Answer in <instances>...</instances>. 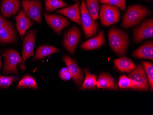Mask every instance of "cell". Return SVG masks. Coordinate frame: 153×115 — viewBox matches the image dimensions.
I'll list each match as a JSON object with an SVG mask.
<instances>
[{"instance_id":"cell-1","label":"cell","mask_w":153,"mask_h":115,"mask_svg":"<svg viewBox=\"0 0 153 115\" xmlns=\"http://www.w3.org/2000/svg\"><path fill=\"white\" fill-rule=\"evenodd\" d=\"M109 45L119 57L126 55L129 45V38L127 33L117 27H112L108 33Z\"/></svg>"},{"instance_id":"cell-28","label":"cell","mask_w":153,"mask_h":115,"mask_svg":"<svg viewBox=\"0 0 153 115\" xmlns=\"http://www.w3.org/2000/svg\"><path fill=\"white\" fill-rule=\"evenodd\" d=\"M18 79L19 77L16 76L4 77L0 76V88H7L13 82L17 80Z\"/></svg>"},{"instance_id":"cell-16","label":"cell","mask_w":153,"mask_h":115,"mask_svg":"<svg viewBox=\"0 0 153 115\" xmlns=\"http://www.w3.org/2000/svg\"><path fill=\"white\" fill-rule=\"evenodd\" d=\"M96 86L98 89L118 91L116 80L107 73L100 74L97 80Z\"/></svg>"},{"instance_id":"cell-3","label":"cell","mask_w":153,"mask_h":115,"mask_svg":"<svg viewBox=\"0 0 153 115\" xmlns=\"http://www.w3.org/2000/svg\"><path fill=\"white\" fill-rule=\"evenodd\" d=\"M99 19L104 26H109L118 23L120 20V12L117 7L107 3H102L99 13Z\"/></svg>"},{"instance_id":"cell-29","label":"cell","mask_w":153,"mask_h":115,"mask_svg":"<svg viewBox=\"0 0 153 115\" xmlns=\"http://www.w3.org/2000/svg\"><path fill=\"white\" fill-rule=\"evenodd\" d=\"M100 3H107L116 6L123 11L126 8V0H100Z\"/></svg>"},{"instance_id":"cell-23","label":"cell","mask_w":153,"mask_h":115,"mask_svg":"<svg viewBox=\"0 0 153 115\" xmlns=\"http://www.w3.org/2000/svg\"><path fill=\"white\" fill-rule=\"evenodd\" d=\"M100 0H85L87 9L92 19L95 21L98 19L100 9Z\"/></svg>"},{"instance_id":"cell-20","label":"cell","mask_w":153,"mask_h":115,"mask_svg":"<svg viewBox=\"0 0 153 115\" xmlns=\"http://www.w3.org/2000/svg\"><path fill=\"white\" fill-rule=\"evenodd\" d=\"M114 63L118 70L123 73H129L134 70L136 67V65L131 59L125 56L114 60Z\"/></svg>"},{"instance_id":"cell-24","label":"cell","mask_w":153,"mask_h":115,"mask_svg":"<svg viewBox=\"0 0 153 115\" xmlns=\"http://www.w3.org/2000/svg\"><path fill=\"white\" fill-rule=\"evenodd\" d=\"M118 86L120 89H133L140 91V85L137 82L126 77V75H123L120 76L118 83Z\"/></svg>"},{"instance_id":"cell-12","label":"cell","mask_w":153,"mask_h":115,"mask_svg":"<svg viewBox=\"0 0 153 115\" xmlns=\"http://www.w3.org/2000/svg\"><path fill=\"white\" fill-rule=\"evenodd\" d=\"M128 77L140 85V91H148L149 87L148 79L143 67L138 64L133 71L129 72Z\"/></svg>"},{"instance_id":"cell-21","label":"cell","mask_w":153,"mask_h":115,"mask_svg":"<svg viewBox=\"0 0 153 115\" xmlns=\"http://www.w3.org/2000/svg\"><path fill=\"white\" fill-rule=\"evenodd\" d=\"M61 50L49 45H42L39 46L36 50V56L32 61L41 60L43 58L51 55L54 53L59 52Z\"/></svg>"},{"instance_id":"cell-11","label":"cell","mask_w":153,"mask_h":115,"mask_svg":"<svg viewBox=\"0 0 153 115\" xmlns=\"http://www.w3.org/2000/svg\"><path fill=\"white\" fill-rule=\"evenodd\" d=\"M62 60L67 65L72 79H73L76 85L79 86L82 84L84 79V75L82 70L78 65L76 60H74L68 56L62 57Z\"/></svg>"},{"instance_id":"cell-4","label":"cell","mask_w":153,"mask_h":115,"mask_svg":"<svg viewBox=\"0 0 153 115\" xmlns=\"http://www.w3.org/2000/svg\"><path fill=\"white\" fill-rule=\"evenodd\" d=\"M80 10L81 14L82 29L85 36L87 39L93 37L97 33L98 23L94 21L89 15L84 0H82Z\"/></svg>"},{"instance_id":"cell-25","label":"cell","mask_w":153,"mask_h":115,"mask_svg":"<svg viewBox=\"0 0 153 115\" xmlns=\"http://www.w3.org/2000/svg\"><path fill=\"white\" fill-rule=\"evenodd\" d=\"M17 88L18 89L25 88L34 90L38 89L37 84L34 78L29 75H25L23 77L18 84Z\"/></svg>"},{"instance_id":"cell-2","label":"cell","mask_w":153,"mask_h":115,"mask_svg":"<svg viewBox=\"0 0 153 115\" xmlns=\"http://www.w3.org/2000/svg\"><path fill=\"white\" fill-rule=\"evenodd\" d=\"M151 14V11L146 7L140 5H131L123 16L121 26L124 29H130L139 24L144 18Z\"/></svg>"},{"instance_id":"cell-22","label":"cell","mask_w":153,"mask_h":115,"mask_svg":"<svg viewBox=\"0 0 153 115\" xmlns=\"http://www.w3.org/2000/svg\"><path fill=\"white\" fill-rule=\"evenodd\" d=\"M85 73V79L79 88V90H92L96 89L97 77L89 72L88 68L84 69Z\"/></svg>"},{"instance_id":"cell-18","label":"cell","mask_w":153,"mask_h":115,"mask_svg":"<svg viewBox=\"0 0 153 115\" xmlns=\"http://www.w3.org/2000/svg\"><path fill=\"white\" fill-rule=\"evenodd\" d=\"M133 56L138 59L153 60V42H145L136 50L133 54Z\"/></svg>"},{"instance_id":"cell-30","label":"cell","mask_w":153,"mask_h":115,"mask_svg":"<svg viewBox=\"0 0 153 115\" xmlns=\"http://www.w3.org/2000/svg\"><path fill=\"white\" fill-rule=\"evenodd\" d=\"M59 76L64 81H68L72 79V76L67 67L63 68L60 70Z\"/></svg>"},{"instance_id":"cell-15","label":"cell","mask_w":153,"mask_h":115,"mask_svg":"<svg viewBox=\"0 0 153 115\" xmlns=\"http://www.w3.org/2000/svg\"><path fill=\"white\" fill-rule=\"evenodd\" d=\"M20 8V2L19 0H2L1 6L2 15L6 18L17 14Z\"/></svg>"},{"instance_id":"cell-32","label":"cell","mask_w":153,"mask_h":115,"mask_svg":"<svg viewBox=\"0 0 153 115\" xmlns=\"http://www.w3.org/2000/svg\"><path fill=\"white\" fill-rule=\"evenodd\" d=\"M1 57H0V69L1 68Z\"/></svg>"},{"instance_id":"cell-5","label":"cell","mask_w":153,"mask_h":115,"mask_svg":"<svg viewBox=\"0 0 153 115\" xmlns=\"http://www.w3.org/2000/svg\"><path fill=\"white\" fill-rule=\"evenodd\" d=\"M22 3L26 16L37 23H41L42 6L39 0H22Z\"/></svg>"},{"instance_id":"cell-10","label":"cell","mask_w":153,"mask_h":115,"mask_svg":"<svg viewBox=\"0 0 153 115\" xmlns=\"http://www.w3.org/2000/svg\"><path fill=\"white\" fill-rule=\"evenodd\" d=\"M43 14L48 25L57 35L61 36L62 30L70 25L68 20L63 16L56 14H48L44 13H43Z\"/></svg>"},{"instance_id":"cell-9","label":"cell","mask_w":153,"mask_h":115,"mask_svg":"<svg viewBox=\"0 0 153 115\" xmlns=\"http://www.w3.org/2000/svg\"><path fill=\"white\" fill-rule=\"evenodd\" d=\"M135 42H141L143 39L153 37V19L146 20L142 24L133 30Z\"/></svg>"},{"instance_id":"cell-14","label":"cell","mask_w":153,"mask_h":115,"mask_svg":"<svg viewBox=\"0 0 153 115\" xmlns=\"http://www.w3.org/2000/svg\"><path fill=\"white\" fill-rule=\"evenodd\" d=\"M15 19L17 21V29L22 40L27 30L33 27V22L26 16L22 9H21L19 14L15 17Z\"/></svg>"},{"instance_id":"cell-13","label":"cell","mask_w":153,"mask_h":115,"mask_svg":"<svg viewBox=\"0 0 153 115\" xmlns=\"http://www.w3.org/2000/svg\"><path fill=\"white\" fill-rule=\"evenodd\" d=\"M80 1H76L75 4H74L69 7H64L62 9L57 10L56 13L65 15L70 19L72 21L75 22L76 24L81 25V18L80 16L79 5Z\"/></svg>"},{"instance_id":"cell-7","label":"cell","mask_w":153,"mask_h":115,"mask_svg":"<svg viewBox=\"0 0 153 115\" xmlns=\"http://www.w3.org/2000/svg\"><path fill=\"white\" fill-rule=\"evenodd\" d=\"M81 32L76 25L67 31L64 35L63 46L71 55H74L76 46L81 38Z\"/></svg>"},{"instance_id":"cell-31","label":"cell","mask_w":153,"mask_h":115,"mask_svg":"<svg viewBox=\"0 0 153 115\" xmlns=\"http://www.w3.org/2000/svg\"><path fill=\"white\" fill-rule=\"evenodd\" d=\"M13 26L12 23H10L7 20L4 19L0 15V27H2L11 26Z\"/></svg>"},{"instance_id":"cell-27","label":"cell","mask_w":153,"mask_h":115,"mask_svg":"<svg viewBox=\"0 0 153 115\" xmlns=\"http://www.w3.org/2000/svg\"><path fill=\"white\" fill-rule=\"evenodd\" d=\"M145 73L147 75L150 90L153 91V64L147 62L142 61Z\"/></svg>"},{"instance_id":"cell-33","label":"cell","mask_w":153,"mask_h":115,"mask_svg":"<svg viewBox=\"0 0 153 115\" xmlns=\"http://www.w3.org/2000/svg\"><path fill=\"white\" fill-rule=\"evenodd\" d=\"M78 0H74V1H78Z\"/></svg>"},{"instance_id":"cell-17","label":"cell","mask_w":153,"mask_h":115,"mask_svg":"<svg viewBox=\"0 0 153 115\" xmlns=\"http://www.w3.org/2000/svg\"><path fill=\"white\" fill-rule=\"evenodd\" d=\"M105 42V38L103 31H100L96 36L88 39L80 46L84 50H93L99 48L103 45Z\"/></svg>"},{"instance_id":"cell-19","label":"cell","mask_w":153,"mask_h":115,"mask_svg":"<svg viewBox=\"0 0 153 115\" xmlns=\"http://www.w3.org/2000/svg\"><path fill=\"white\" fill-rule=\"evenodd\" d=\"M16 32L13 26L0 27V43H14L17 42Z\"/></svg>"},{"instance_id":"cell-6","label":"cell","mask_w":153,"mask_h":115,"mask_svg":"<svg viewBox=\"0 0 153 115\" xmlns=\"http://www.w3.org/2000/svg\"><path fill=\"white\" fill-rule=\"evenodd\" d=\"M36 33V30H31L27 33L23 39L22 61L20 65V68L22 71H25V63L27 59L34 56V45Z\"/></svg>"},{"instance_id":"cell-26","label":"cell","mask_w":153,"mask_h":115,"mask_svg":"<svg viewBox=\"0 0 153 115\" xmlns=\"http://www.w3.org/2000/svg\"><path fill=\"white\" fill-rule=\"evenodd\" d=\"M45 1L46 13H51L56 9L64 8L68 6V4L63 0H45Z\"/></svg>"},{"instance_id":"cell-8","label":"cell","mask_w":153,"mask_h":115,"mask_svg":"<svg viewBox=\"0 0 153 115\" xmlns=\"http://www.w3.org/2000/svg\"><path fill=\"white\" fill-rule=\"evenodd\" d=\"M3 55L5 58L4 73L6 74L11 73L17 74L19 73L17 65L22 61L19 52L15 50L8 49L4 51Z\"/></svg>"}]
</instances>
